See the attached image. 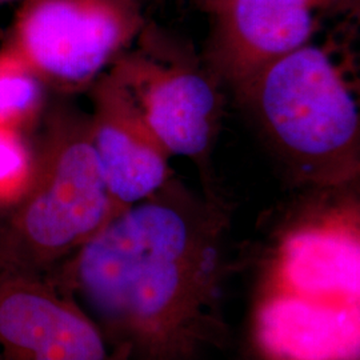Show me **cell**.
Wrapping results in <instances>:
<instances>
[{
  "label": "cell",
  "mask_w": 360,
  "mask_h": 360,
  "mask_svg": "<svg viewBox=\"0 0 360 360\" xmlns=\"http://www.w3.org/2000/svg\"><path fill=\"white\" fill-rule=\"evenodd\" d=\"M227 208L175 176L124 208L51 274L131 360H195L223 338Z\"/></svg>",
  "instance_id": "obj_1"
},
{
  "label": "cell",
  "mask_w": 360,
  "mask_h": 360,
  "mask_svg": "<svg viewBox=\"0 0 360 360\" xmlns=\"http://www.w3.org/2000/svg\"><path fill=\"white\" fill-rule=\"evenodd\" d=\"M347 22L263 67L233 94L302 187L360 175L359 51Z\"/></svg>",
  "instance_id": "obj_2"
},
{
  "label": "cell",
  "mask_w": 360,
  "mask_h": 360,
  "mask_svg": "<svg viewBox=\"0 0 360 360\" xmlns=\"http://www.w3.org/2000/svg\"><path fill=\"white\" fill-rule=\"evenodd\" d=\"M112 63L127 91L171 156L210 166L223 117V84L205 56L153 22Z\"/></svg>",
  "instance_id": "obj_3"
},
{
  "label": "cell",
  "mask_w": 360,
  "mask_h": 360,
  "mask_svg": "<svg viewBox=\"0 0 360 360\" xmlns=\"http://www.w3.org/2000/svg\"><path fill=\"white\" fill-rule=\"evenodd\" d=\"M124 208L108 191L90 127L65 136L38 190L18 214L0 269L49 275Z\"/></svg>",
  "instance_id": "obj_4"
},
{
  "label": "cell",
  "mask_w": 360,
  "mask_h": 360,
  "mask_svg": "<svg viewBox=\"0 0 360 360\" xmlns=\"http://www.w3.org/2000/svg\"><path fill=\"white\" fill-rule=\"evenodd\" d=\"M355 183L311 187L275 239L272 270L291 294L359 304V202Z\"/></svg>",
  "instance_id": "obj_5"
},
{
  "label": "cell",
  "mask_w": 360,
  "mask_h": 360,
  "mask_svg": "<svg viewBox=\"0 0 360 360\" xmlns=\"http://www.w3.org/2000/svg\"><path fill=\"white\" fill-rule=\"evenodd\" d=\"M144 26L139 0H32L20 18L19 40L47 77L80 87L112 65Z\"/></svg>",
  "instance_id": "obj_6"
},
{
  "label": "cell",
  "mask_w": 360,
  "mask_h": 360,
  "mask_svg": "<svg viewBox=\"0 0 360 360\" xmlns=\"http://www.w3.org/2000/svg\"><path fill=\"white\" fill-rule=\"evenodd\" d=\"M351 0H218L205 59L224 87L236 90L263 67L307 44Z\"/></svg>",
  "instance_id": "obj_7"
},
{
  "label": "cell",
  "mask_w": 360,
  "mask_h": 360,
  "mask_svg": "<svg viewBox=\"0 0 360 360\" xmlns=\"http://www.w3.org/2000/svg\"><path fill=\"white\" fill-rule=\"evenodd\" d=\"M0 360H131L51 275L0 269Z\"/></svg>",
  "instance_id": "obj_8"
},
{
  "label": "cell",
  "mask_w": 360,
  "mask_h": 360,
  "mask_svg": "<svg viewBox=\"0 0 360 360\" xmlns=\"http://www.w3.org/2000/svg\"><path fill=\"white\" fill-rule=\"evenodd\" d=\"M95 102L91 142L108 191L119 206L127 208L174 178L171 154L111 74L98 84Z\"/></svg>",
  "instance_id": "obj_9"
},
{
  "label": "cell",
  "mask_w": 360,
  "mask_h": 360,
  "mask_svg": "<svg viewBox=\"0 0 360 360\" xmlns=\"http://www.w3.org/2000/svg\"><path fill=\"white\" fill-rule=\"evenodd\" d=\"M257 340L275 360L359 359V304L287 292L257 314Z\"/></svg>",
  "instance_id": "obj_10"
},
{
  "label": "cell",
  "mask_w": 360,
  "mask_h": 360,
  "mask_svg": "<svg viewBox=\"0 0 360 360\" xmlns=\"http://www.w3.org/2000/svg\"><path fill=\"white\" fill-rule=\"evenodd\" d=\"M38 80L19 68L0 70V119L28 112L40 99Z\"/></svg>",
  "instance_id": "obj_11"
},
{
  "label": "cell",
  "mask_w": 360,
  "mask_h": 360,
  "mask_svg": "<svg viewBox=\"0 0 360 360\" xmlns=\"http://www.w3.org/2000/svg\"><path fill=\"white\" fill-rule=\"evenodd\" d=\"M27 158L22 144L10 134L0 131V195L22 183L26 175Z\"/></svg>",
  "instance_id": "obj_12"
},
{
  "label": "cell",
  "mask_w": 360,
  "mask_h": 360,
  "mask_svg": "<svg viewBox=\"0 0 360 360\" xmlns=\"http://www.w3.org/2000/svg\"><path fill=\"white\" fill-rule=\"evenodd\" d=\"M193 3H195L196 6H199V7H202L205 11H208L218 0H191Z\"/></svg>",
  "instance_id": "obj_13"
}]
</instances>
